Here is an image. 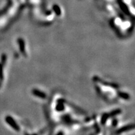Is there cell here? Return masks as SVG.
<instances>
[{"instance_id": "cell-8", "label": "cell", "mask_w": 135, "mask_h": 135, "mask_svg": "<svg viewBox=\"0 0 135 135\" xmlns=\"http://www.w3.org/2000/svg\"><path fill=\"white\" fill-rule=\"evenodd\" d=\"M33 135H36V134H33Z\"/></svg>"}, {"instance_id": "cell-7", "label": "cell", "mask_w": 135, "mask_h": 135, "mask_svg": "<svg viewBox=\"0 0 135 135\" xmlns=\"http://www.w3.org/2000/svg\"><path fill=\"white\" fill-rule=\"evenodd\" d=\"M56 135H63V132H59Z\"/></svg>"}, {"instance_id": "cell-6", "label": "cell", "mask_w": 135, "mask_h": 135, "mask_svg": "<svg viewBox=\"0 0 135 135\" xmlns=\"http://www.w3.org/2000/svg\"><path fill=\"white\" fill-rule=\"evenodd\" d=\"M119 96H120L121 97L123 98H124V99L126 98H128V96L127 94L122 93H119Z\"/></svg>"}, {"instance_id": "cell-4", "label": "cell", "mask_w": 135, "mask_h": 135, "mask_svg": "<svg viewBox=\"0 0 135 135\" xmlns=\"http://www.w3.org/2000/svg\"><path fill=\"white\" fill-rule=\"evenodd\" d=\"M18 43H19V45H20V50H21V52L23 53H25V45H24V41H23L22 39H19L18 40Z\"/></svg>"}, {"instance_id": "cell-3", "label": "cell", "mask_w": 135, "mask_h": 135, "mask_svg": "<svg viewBox=\"0 0 135 135\" xmlns=\"http://www.w3.org/2000/svg\"><path fill=\"white\" fill-rule=\"evenodd\" d=\"M33 93L35 96L38 97L39 98H46V94L44 93L43 92L41 91H39L38 89H34L33 90Z\"/></svg>"}, {"instance_id": "cell-1", "label": "cell", "mask_w": 135, "mask_h": 135, "mask_svg": "<svg viewBox=\"0 0 135 135\" xmlns=\"http://www.w3.org/2000/svg\"><path fill=\"white\" fill-rule=\"evenodd\" d=\"M6 121L8 124H9V126H11L13 129H15L16 131H20V127L18 125V124L16 123V121H15L14 119L10 117V116H7L6 118Z\"/></svg>"}, {"instance_id": "cell-9", "label": "cell", "mask_w": 135, "mask_h": 135, "mask_svg": "<svg viewBox=\"0 0 135 135\" xmlns=\"http://www.w3.org/2000/svg\"><path fill=\"white\" fill-rule=\"evenodd\" d=\"M50 135H51V134H50Z\"/></svg>"}, {"instance_id": "cell-2", "label": "cell", "mask_w": 135, "mask_h": 135, "mask_svg": "<svg viewBox=\"0 0 135 135\" xmlns=\"http://www.w3.org/2000/svg\"><path fill=\"white\" fill-rule=\"evenodd\" d=\"M134 129V126L133 125H128L126 126H124V127L120 128L118 130L116 131V134H120L123 132H125V131H128L131 130V129Z\"/></svg>"}, {"instance_id": "cell-5", "label": "cell", "mask_w": 135, "mask_h": 135, "mask_svg": "<svg viewBox=\"0 0 135 135\" xmlns=\"http://www.w3.org/2000/svg\"><path fill=\"white\" fill-rule=\"evenodd\" d=\"M108 118V114H104V116H103L102 118H101V123H102V124H104V123H106Z\"/></svg>"}]
</instances>
